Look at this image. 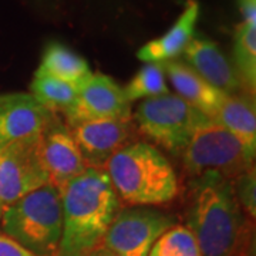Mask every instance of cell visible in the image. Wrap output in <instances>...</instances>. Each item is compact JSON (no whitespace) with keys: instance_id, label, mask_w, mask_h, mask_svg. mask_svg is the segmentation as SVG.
<instances>
[{"instance_id":"obj_17","label":"cell","mask_w":256,"mask_h":256,"mask_svg":"<svg viewBox=\"0 0 256 256\" xmlns=\"http://www.w3.org/2000/svg\"><path fill=\"white\" fill-rule=\"evenodd\" d=\"M37 70L73 86H78L92 74L90 66L82 57L60 43H50L46 47Z\"/></svg>"},{"instance_id":"obj_15","label":"cell","mask_w":256,"mask_h":256,"mask_svg":"<svg viewBox=\"0 0 256 256\" xmlns=\"http://www.w3.org/2000/svg\"><path fill=\"white\" fill-rule=\"evenodd\" d=\"M162 68L178 97L210 118L215 116L226 94L214 88L184 62H166L162 63Z\"/></svg>"},{"instance_id":"obj_4","label":"cell","mask_w":256,"mask_h":256,"mask_svg":"<svg viewBox=\"0 0 256 256\" xmlns=\"http://www.w3.org/2000/svg\"><path fill=\"white\" fill-rule=\"evenodd\" d=\"M0 228L36 256H57L63 234L60 190L46 184L3 206Z\"/></svg>"},{"instance_id":"obj_1","label":"cell","mask_w":256,"mask_h":256,"mask_svg":"<svg viewBox=\"0 0 256 256\" xmlns=\"http://www.w3.org/2000/svg\"><path fill=\"white\" fill-rule=\"evenodd\" d=\"M63 234L57 256H86L101 245L120 210V198L104 170L90 168L60 190Z\"/></svg>"},{"instance_id":"obj_10","label":"cell","mask_w":256,"mask_h":256,"mask_svg":"<svg viewBox=\"0 0 256 256\" xmlns=\"http://www.w3.org/2000/svg\"><path fill=\"white\" fill-rule=\"evenodd\" d=\"M68 130L86 165L97 170H104L116 152L136 142V126L131 117L87 121Z\"/></svg>"},{"instance_id":"obj_23","label":"cell","mask_w":256,"mask_h":256,"mask_svg":"<svg viewBox=\"0 0 256 256\" xmlns=\"http://www.w3.org/2000/svg\"><path fill=\"white\" fill-rule=\"evenodd\" d=\"M0 256H36L4 234H0Z\"/></svg>"},{"instance_id":"obj_20","label":"cell","mask_w":256,"mask_h":256,"mask_svg":"<svg viewBox=\"0 0 256 256\" xmlns=\"http://www.w3.org/2000/svg\"><path fill=\"white\" fill-rule=\"evenodd\" d=\"M124 96L130 102L141 98H152L170 92L165 82V73L162 64L146 63L138 72L127 86L122 88Z\"/></svg>"},{"instance_id":"obj_24","label":"cell","mask_w":256,"mask_h":256,"mask_svg":"<svg viewBox=\"0 0 256 256\" xmlns=\"http://www.w3.org/2000/svg\"><path fill=\"white\" fill-rule=\"evenodd\" d=\"M239 10L245 24H256V0H238Z\"/></svg>"},{"instance_id":"obj_22","label":"cell","mask_w":256,"mask_h":256,"mask_svg":"<svg viewBox=\"0 0 256 256\" xmlns=\"http://www.w3.org/2000/svg\"><path fill=\"white\" fill-rule=\"evenodd\" d=\"M234 192L236 196L239 206L246 212L250 218L256 216V174L255 166L250 165L245 171L235 178L232 182Z\"/></svg>"},{"instance_id":"obj_12","label":"cell","mask_w":256,"mask_h":256,"mask_svg":"<svg viewBox=\"0 0 256 256\" xmlns=\"http://www.w3.org/2000/svg\"><path fill=\"white\" fill-rule=\"evenodd\" d=\"M54 117V112L44 108L32 94L0 96V148L40 136Z\"/></svg>"},{"instance_id":"obj_16","label":"cell","mask_w":256,"mask_h":256,"mask_svg":"<svg viewBox=\"0 0 256 256\" xmlns=\"http://www.w3.org/2000/svg\"><path fill=\"white\" fill-rule=\"evenodd\" d=\"M200 16V4L196 0H188L182 14L164 36L148 42L138 50L137 57L146 63L162 64L172 62L181 56L192 40L195 24Z\"/></svg>"},{"instance_id":"obj_5","label":"cell","mask_w":256,"mask_h":256,"mask_svg":"<svg viewBox=\"0 0 256 256\" xmlns=\"http://www.w3.org/2000/svg\"><path fill=\"white\" fill-rule=\"evenodd\" d=\"M138 130L164 150L181 154L195 128L210 118L176 94L146 98L136 111Z\"/></svg>"},{"instance_id":"obj_21","label":"cell","mask_w":256,"mask_h":256,"mask_svg":"<svg viewBox=\"0 0 256 256\" xmlns=\"http://www.w3.org/2000/svg\"><path fill=\"white\" fill-rule=\"evenodd\" d=\"M148 256H201V254L191 230L182 225H175L156 239Z\"/></svg>"},{"instance_id":"obj_2","label":"cell","mask_w":256,"mask_h":256,"mask_svg":"<svg viewBox=\"0 0 256 256\" xmlns=\"http://www.w3.org/2000/svg\"><path fill=\"white\" fill-rule=\"evenodd\" d=\"M186 228L201 256H234L238 249L244 220L232 181L206 171L190 182Z\"/></svg>"},{"instance_id":"obj_14","label":"cell","mask_w":256,"mask_h":256,"mask_svg":"<svg viewBox=\"0 0 256 256\" xmlns=\"http://www.w3.org/2000/svg\"><path fill=\"white\" fill-rule=\"evenodd\" d=\"M229 131L244 146L246 156L254 162L256 154V112L254 96L248 92L226 94L212 117Z\"/></svg>"},{"instance_id":"obj_9","label":"cell","mask_w":256,"mask_h":256,"mask_svg":"<svg viewBox=\"0 0 256 256\" xmlns=\"http://www.w3.org/2000/svg\"><path fill=\"white\" fill-rule=\"evenodd\" d=\"M63 114L67 127L97 120L128 118L131 117V102L111 77L92 73L77 86V97Z\"/></svg>"},{"instance_id":"obj_19","label":"cell","mask_w":256,"mask_h":256,"mask_svg":"<svg viewBox=\"0 0 256 256\" xmlns=\"http://www.w3.org/2000/svg\"><path fill=\"white\" fill-rule=\"evenodd\" d=\"M30 90L36 101L54 114L56 111L64 112L68 110L77 97V86L58 80L40 70L34 74Z\"/></svg>"},{"instance_id":"obj_13","label":"cell","mask_w":256,"mask_h":256,"mask_svg":"<svg viewBox=\"0 0 256 256\" xmlns=\"http://www.w3.org/2000/svg\"><path fill=\"white\" fill-rule=\"evenodd\" d=\"M184 63L214 88L224 94L242 92V84L232 64L220 52V46L210 38L194 36L184 50Z\"/></svg>"},{"instance_id":"obj_18","label":"cell","mask_w":256,"mask_h":256,"mask_svg":"<svg viewBox=\"0 0 256 256\" xmlns=\"http://www.w3.org/2000/svg\"><path fill=\"white\" fill-rule=\"evenodd\" d=\"M235 73L245 92L255 96L256 87V24L240 23L234 42Z\"/></svg>"},{"instance_id":"obj_6","label":"cell","mask_w":256,"mask_h":256,"mask_svg":"<svg viewBox=\"0 0 256 256\" xmlns=\"http://www.w3.org/2000/svg\"><path fill=\"white\" fill-rule=\"evenodd\" d=\"M180 156L191 174L215 171L228 180H235L254 165L238 140L212 118L195 128Z\"/></svg>"},{"instance_id":"obj_25","label":"cell","mask_w":256,"mask_h":256,"mask_svg":"<svg viewBox=\"0 0 256 256\" xmlns=\"http://www.w3.org/2000/svg\"><path fill=\"white\" fill-rule=\"evenodd\" d=\"M86 256H117L116 254H112L111 250H108L107 248H104L102 245H98L97 248H94L88 255Z\"/></svg>"},{"instance_id":"obj_11","label":"cell","mask_w":256,"mask_h":256,"mask_svg":"<svg viewBox=\"0 0 256 256\" xmlns=\"http://www.w3.org/2000/svg\"><path fill=\"white\" fill-rule=\"evenodd\" d=\"M38 140L40 156L48 175V184L62 190L66 184L86 171L87 165L82 152L62 120L57 117L52 120Z\"/></svg>"},{"instance_id":"obj_8","label":"cell","mask_w":256,"mask_h":256,"mask_svg":"<svg viewBox=\"0 0 256 256\" xmlns=\"http://www.w3.org/2000/svg\"><path fill=\"white\" fill-rule=\"evenodd\" d=\"M40 136L0 148V204L8 206L28 192L48 184L40 156Z\"/></svg>"},{"instance_id":"obj_7","label":"cell","mask_w":256,"mask_h":256,"mask_svg":"<svg viewBox=\"0 0 256 256\" xmlns=\"http://www.w3.org/2000/svg\"><path fill=\"white\" fill-rule=\"evenodd\" d=\"M176 225L172 215L146 208L120 210L101 245L117 256H148L162 234Z\"/></svg>"},{"instance_id":"obj_3","label":"cell","mask_w":256,"mask_h":256,"mask_svg":"<svg viewBox=\"0 0 256 256\" xmlns=\"http://www.w3.org/2000/svg\"><path fill=\"white\" fill-rule=\"evenodd\" d=\"M104 171L117 196L130 205H160L178 194V180L170 161L144 141L120 150L108 160Z\"/></svg>"},{"instance_id":"obj_26","label":"cell","mask_w":256,"mask_h":256,"mask_svg":"<svg viewBox=\"0 0 256 256\" xmlns=\"http://www.w3.org/2000/svg\"><path fill=\"white\" fill-rule=\"evenodd\" d=\"M2 212H3V206H2V204H0V220H2Z\"/></svg>"}]
</instances>
